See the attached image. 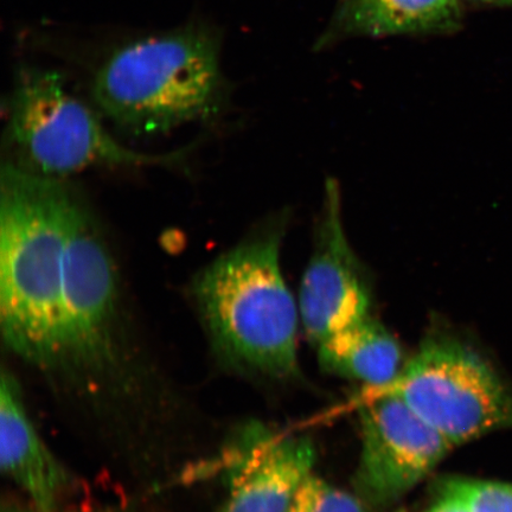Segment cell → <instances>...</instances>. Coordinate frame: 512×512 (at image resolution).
Listing matches in <instances>:
<instances>
[{
  "label": "cell",
  "mask_w": 512,
  "mask_h": 512,
  "mask_svg": "<svg viewBox=\"0 0 512 512\" xmlns=\"http://www.w3.org/2000/svg\"><path fill=\"white\" fill-rule=\"evenodd\" d=\"M439 495L453 499L470 512H512V484L470 478H448Z\"/></svg>",
  "instance_id": "cell-13"
},
{
  "label": "cell",
  "mask_w": 512,
  "mask_h": 512,
  "mask_svg": "<svg viewBox=\"0 0 512 512\" xmlns=\"http://www.w3.org/2000/svg\"><path fill=\"white\" fill-rule=\"evenodd\" d=\"M221 92L219 49L198 30L145 38L118 50L93 83L99 110L134 137L209 118Z\"/></svg>",
  "instance_id": "cell-3"
},
{
  "label": "cell",
  "mask_w": 512,
  "mask_h": 512,
  "mask_svg": "<svg viewBox=\"0 0 512 512\" xmlns=\"http://www.w3.org/2000/svg\"><path fill=\"white\" fill-rule=\"evenodd\" d=\"M286 211L204 267L192 294L211 341L235 366L287 377L298 369L299 307L281 271Z\"/></svg>",
  "instance_id": "cell-2"
},
{
  "label": "cell",
  "mask_w": 512,
  "mask_h": 512,
  "mask_svg": "<svg viewBox=\"0 0 512 512\" xmlns=\"http://www.w3.org/2000/svg\"><path fill=\"white\" fill-rule=\"evenodd\" d=\"M318 351L326 371L363 382L367 389L386 386L402 368L398 341L371 316L326 339Z\"/></svg>",
  "instance_id": "cell-12"
},
{
  "label": "cell",
  "mask_w": 512,
  "mask_h": 512,
  "mask_svg": "<svg viewBox=\"0 0 512 512\" xmlns=\"http://www.w3.org/2000/svg\"><path fill=\"white\" fill-rule=\"evenodd\" d=\"M290 512H368L367 504L357 495L338 489L312 475L305 480L294 498Z\"/></svg>",
  "instance_id": "cell-14"
},
{
  "label": "cell",
  "mask_w": 512,
  "mask_h": 512,
  "mask_svg": "<svg viewBox=\"0 0 512 512\" xmlns=\"http://www.w3.org/2000/svg\"><path fill=\"white\" fill-rule=\"evenodd\" d=\"M460 24L459 0H341L322 44L341 36L446 35Z\"/></svg>",
  "instance_id": "cell-11"
},
{
  "label": "cell",
  "mask_w": 512,
  "mask_h": 512,
  "mask_svg": "<svg viewBox=\"0 0 512 512\" xmlns=\"http://www.w3.org/2000/svg\"><path fill=\"white\" fill-rule=\"evenodd\" d=\"M70 189L14 162L0 174V325L8 347L63 371L62 264Z\"/></svg>",
  "instance_id": "cell-1"
},
{
  "label": "cell",
  "mask_w": 512,
  "mask_h": 512,
  "mask_svg": "<svg viewBox=\"0 0 512 512\" xmlns=\"http://www.w3.org/2000/svg\"><path fill=\"white\" fill-rule=\"evenodd\" d=\"M362 399L356 495L370 507L386 508L430 475L452 446L395 396Z\"/></svg>",
  "instance_id": "cell-7"
},
{
  "label": "cell",
  "mask_w": 512,
  "mask_h": 512,
  "mask_svg": "<svg viewBox=\"0 0 512 512\" xmlns=\"http://www.w3.org/2000/svg\"><path fill=\"white\" fill-rule=\"evenodd\" d=\"M8 136L22 168L61 179L100 166L155 168L182 162L184 151L151 155L118 142L60 76L29 72L19 79L9 106Z\"/></svg>",
  "instance_id": "cell-4"
},
{
  "label": "cell",
  "mask_w": 512,
  "mask_h": 512,
  "mask_svg": "<svg viewBox=\"0 0 512 512\" xmlns=\"http://www.w3.org/2000/svg\"><path fill=\"white\" fill-rule=\"evenodd\" d=\"M401 400L452 447L512 427V394L494 369L456 338L433 335L386 386L363 398Z\"/></svg>",
  "instance_id": "cell-5"
},
{
  "label": "cell",
  "mask_w": 512,
  "mask_h": 512,
  "mask_svg": "<svg viewBox=\"0 0 512 512\" xmlns=\"http://www.w3.org/2000/svg\"><path fill=\"white\" fill-rule=\"evenodd\" d=\"M118 326L117 267L91 211L72 190L62 264V374L117 366Z\"/></svg>",
  "instance_id": "cell-6"
},
{
  "label": "cell",
  "mask_w": 512,
  "mask_h": 512,
  "mask_svg": "<svg viewBox=\"0 0 512 512\" xmlns=\"http://www.w3.org/2000/svg\"><path fill=\"white\" fill-rule=\"evenodd\" d=\"M425 512H470L463 505L454 502L453 499L440 496L438 502Z\"/></svg>",
  "instance_id": "cell-15"
},
{
  "label": "cell",
  "mask_w": 512,
  "mask_h": 512,
  "mask_svg": "<svg viewBox=\"0 0 512 512\" xmlns=\"http://www.w3.org/2000/svg\"><path fill=\"white\" fill-rule=\"evenodd\" d=\"M2 467L42 512H53L67 488L66 470L44 445L25 411L18 384L4 371L0 389Z\"/></svg>",
  "instance_id": "cell-10"
},
{
  "label": "cell",
  "mask_w": 512,
  "mask_h": 512,
  "mask_svg": "<svg viewBox=\"0 0 512 512\" xmlns=\"http://www.w3.org/2000/svg\"><path fill=\"white\" fill-rule=\"evenodd\" d=\"M470 2L491 5H512V0H470Z\"/></svg>",
  "instance_id": "cell-16"
},
{
  "label": "cell",
  "mask_w": 512,
  "mask_h": 512,
  "mask_svg": "<svg viewBox=\"0 0 512 512\" xmlns=\"http://www.w3.org/2000/svg\"><path fill=\"white\" fill-rule=\"evenodd\" d=\"M315 462L310 439L248 427L228 453L229 495L220 512H290Z\"/></svg>",
  "instance_id": "cell-9"
},
{
  "label": "cell",
  "mask_w": 512,
  "mask_h": 512,
  "mask_svg": "<svg viewBox=\"0 0 512 512\" xmlns=\"http://www.w3.org/2000/svg\"><path fill=\"white\" fill-rule=\"evenodd\" d=\"M370 272L345 233L341 190L326 182L315 247L299 288L298 307L305 334L318 347L337 332L370 315Z\"/></svg>",
  "instance_id": "cell-8"
}]
</instances>
